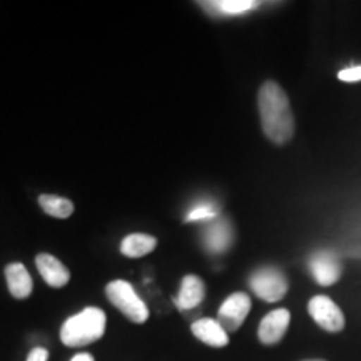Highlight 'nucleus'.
<instances>
[{"label": "nucleus", "instance_id": "a211bd4d", "mask_svg": "<svg viewBox=\"0 0 361 361\" xmlns=\"http://www.w3.org/2000/svg\"><path fill=\"white\" fill-rule=\"evenodd\" d=\"M338 79L343 82H360L361 80V66H351L338 72Z\"/></svg>", "mask_w": 361, "mask_h": 361}, {"label": "nucleus", "instance_id": "f8f14e48", "mask_svg": "<svg viewBox=\"0 0 361 361\" xmlns=\"http://www.w3.org/2000/svg\"><path fill=\"white\" fill-rule=\"evenodd\" d=\"M192 335L201 340L204 345L214 346V348H223V346H228L229 336L228 331L221 326L218 319L213 318H201L196 319L191 326Z\"/></svg>", "mask_w": 361, "mask_h": 361}, {"label": "nucleus", "instance_id": "39448f33", "mask_svg": "<svg viewBox=\"0 0 361 361\" xmlns=\"http://www.w3.org/2000/svg\"><path fill=\"white\" fill-rule=\"evenodd\" d=\"M308 313L319 328L328 333H340L345 328V314L329 296H313L308 303Z\"/></svg>", "mask_w": 361, "mask_h": 361}, {"label": "nucleus", "instance_id": "9d476101", "mask_svg": "<svg viewBox=\"0 0 361 361\" xmlns=\"http://www.w3.org/2000/svg\"><path fill=\"white\" fill-rule=\"evenodd\" d=\"M206 296V286L202 279L196 274H188L180 281L178 296L174 298V305L179 311H189L197 308Z\"/></svg>", "mask_w": 361, "mask_h": 361}, {"label": "nucleus", "instance_id": "4468645a", "mask_svg": "<svg viewBox=\"0 0 361 361\" xmlns=\"http://www.w3.org/2000/svg\"><path fill=\"white\" fill-rule=\"evenodd\" d=\"M157 246V239L144 233H133L126 236L121 243V252L128 258H142L154 251Z\"/></svg>", "mask_w": 361, "mask_h": 361}, {"label": "nucleus", "instance_id": "412c9836", "mask_svg": "<svg viewBox=\"0 0 361 361\" xmlns=\"http://www.w3.org/2000/svg\"><path fill=\"white\" fill-rule=\"evenodd\" d=\"M303 361H326V360H303Z\"/></svg>", "mask_w": 361, "mask_h": 361}, {"label": "nucleus", "instance_id": "2eb2a0df", "mask_svg": "<svg viewBox=\"0 0 361 361\" xmlns=\"http://www.w3.org/2000/svg\"><path fill=\"white\" fill-rule=\"evenodd\" d=\"M201 6L207 12L218 13V16H239V13L256 8L259 6V2H252V0H218V2H201Z\"/></svg>", "mask_w": 361, "mask_h": 361}, {"label": "nucleus", "instance_id": "f03ea898", "mask_svg": "<svg viewBox=\"0 0 361 361\" xmlns=\"http://www.w3.org/2000/svg\"><path fill=\"white\" fill-rule=\"evenodd\" d=\"M106 333V313L89 306L80 313L71 316L61 328V340L66 346L79 348L101 340Z\"/></svg>", "mask_w": 361, "mask_h": 361}, {"label": "nucleus", "instance_id": "f3484780", "mask_svg": "<svg viewBox=\"0 0 361 361\" xmlns=\"http://www.w3.org/2000/svg\"><path fill=\"white\" fill-rule=\"evenodd\" d=\"M218 218V209L209 202H202V204L194 206L186 216L188 223H196V221H213Z\"/></svg>", "mask_w": 361, "mask_h": 361}, {"label": "nucleus", "instance_id": "ddd939ff", "mask_svg": "<svg viewBox=\"0 0 361 361\" xmlns=\"http://www.w3.org/2000/svg\"><path fill=\"white\" fill-rule=\"evenodd\" d=\"M6 279L8 291L17 300H25L32 293L34 283L29 271L22 263H11L6 266Z\"/></svg>", "mask_w": 361, "mask_h": 361}, {"label": "nucleus", "instance_id": "0eeeda50", "mask_svg": "<svg viewBox=\"0 0 361 361\" xmlns=\"http://www.w3.org/2000/svg\"><path fill=\"white\" fill-rule=\"evenodd\" d=\"M308 268L314 281L322 286H333L341 278V263L331 251H316L310 256Z\"/></svg>", "mask_w": 361, "mask_h": 361}, {"label": "nucleus", "instance_id": "9b49d317", "mask_svg": "<svg viewBox=\"0 0 361 361\" xmlns=\"http://www.w3.org/2000/svg\"><path fill=\"white\" fill-rule=\"evenodd\" d=\"M35 264H37L40 276L44 278V281L52 288H62L69 283L71 273L69 269L62 264V261L54 258L49 252H40L35 258Z\"/></svg>", "mask_w": 361, "mask_h": 361}, {"label": "nucleus", "instance_id": "20e7f679", "mask_svg": "<svg viewBox=\"0 0 361 361\" xmlns=\"http://www.w3.org/2000/svg\"><path fill=\"white\" fill-rule=\"evenodd\" d=\"M288 279L281 269L274 266H263L250 276V288L259 300L266 303H276L288 293Z\"/></svg>", "mask_w": 361, "mask_h": 361}, {"label": "nucleus", "instance_id": "aec40b11", "mask_svg": "<svg viewBox=\"0 0 361 361\" xmlns=\"http://www.w3.org/2000/svg\"><path fill=\"white\" fill-rule=\"evenodd\" d=\"M71 361H94V356L89 353H79V355H75Z\"/></svg>", "mask_w": 361, "mask_h": 361}, {"label": "nucleus", "instance_id": "dca6fc26", "mask_svg": "<svg viewBox=\"0 0 361 361\" xmlns=\"http://www.w3.org/2000/svg\"><path fill=\"white\" fill-rule=\"evenodd\" d=\"M39 204L44 209V213L52 216V218L66 219L74 213V204H72V201L61 196H54V194H42V196L39 197Z\"/></svg>", "mask_w": 361, "mask_h": 361}, {"label": "nucleus", "instance_id": "423d86ee", "mask_svg": "<svg viewBox=\"0 0 361 361\" xmlns=\"http://www.w3.org/2000/svg\"><path fill=\"white\" fill-rule=\"evenodd\" d=\"M251 311V298L246 293L238 291L228 296L221 305L218 311V323L223 326L228 333L238 331L241 324L245 323L246 316Z\"/></svg>", "mask_w": 361, "mask_h": 361}, {"label": "nucleus", "instance_id": "6ab92c4d", "mask_svg": "<svg viewBox=\"0 0 361 361\" xmlns=\"http://www.w3.org/2000/svg\"><path fill=\"white\" fill-rule=\"evenodd\" d=\"M47 360H49V351L45 348H40V346L34 348L29 353V356H27V361H47Z\"/></svg>", "mask_w": 361, "mask_h": 361}, {"label": "nucleus", "instance_id": "1a4fd4ad", "mask_svg": "<svg viewBox=\"0 0 361 361\" xmlns=\"http://www.w3.org/2000/svg\"><path fill=\"white\" fill-rule=\"evenodd\" d=\"M291 323V314L290 311L279 308L274 311H269L268 314L261 319L259 328H258V338L263 345H276L283 340V336L286 335L288 328Z\"/></svg>", "mask_w": 361, "mask_h": 361}, {"label": "nucleus", "instance_id": "6e6552de", "mask_svg": "<svg viewBox=\"0 0 361 361\" xmlns=\"http://www.w3.org/2000/svg\"><path fill=\"white\" fill-rule=\"evenodd\" d=\"M234 229L231 223L224 218H216L209 221L202 231V243L204 247L213 255H223L233 246Z\"/></svg>", "mask_w": 361, "mask_h": 361}, {"label": "nucleus", "instance_id": "7ed1b4c3", "mask_svg": "<svg viewBox=\"0 0 361 361\" xmlns=\"http://www.w3.org/2000/svg\"><path fill=\"white\" fill-rule=\"evenodd\" d=\"M106 295L109 301L133 323H146L149 318V310L144 301L134 291L133 284L124 279H116L106 286Z\"/></svg>", "mask_w": 361, "mask_h": 361}, {"label": "nucleus", "instance_id": "f257e3e1", "mask_svg": "<svg viewBox=\"0 0 361 361\" xmlns=\"http://www.w3.org/2000/svg\"><path fill=\"white\" fill-rule=\"evenodd\" d=\"M261 128L271 142L283 146L295 135V116L281 85L266 80L258 92Z\"/></svg>", "mask_w": 361, "mask_h": 361}]
</instances>
